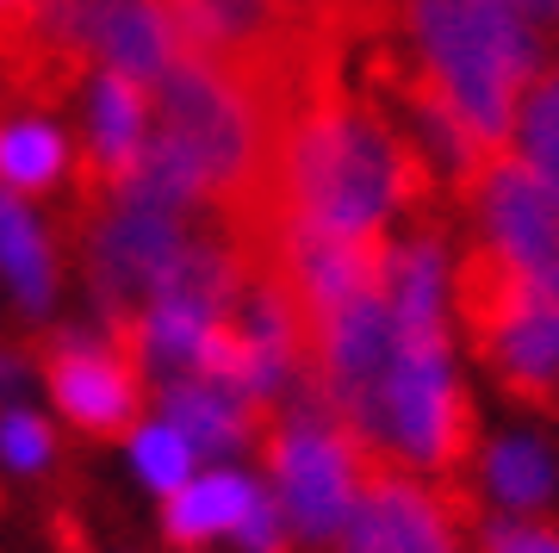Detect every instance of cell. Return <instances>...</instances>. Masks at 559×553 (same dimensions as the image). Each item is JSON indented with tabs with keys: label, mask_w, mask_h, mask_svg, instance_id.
Wrapping results in <instances>:
<instances>
[{
	"label": "cell",
	"mask_w": 559,
	"mask_h": 553,
	"mask_svg": "<svg viewBox=\"0 0 559 553\" xmlns=\"http://www.w3.org/2000/svg\"><path fill=\"white\" fill-rule=\"evenodd\" d=\"M62 237L81 243L100 317H124V311H143L162 293V280L175 274L180 249L193 243V217L112 193V205H100L94 217L62 224Z\"/></svg>",
	"instance_id": "277c9868"
},
{
	"label": "cell",
	"mask_w": 559,
	"mask_h": 553,
	"mask_svg": "<svg viewBox=\"0 0 559 553\" xmlns=\"http://www.w3.org/2000/svg\"><path fill=\"white\" fill-rule=\"evenodd\" d=\"M50 7V0H0V32H20V25H32Z\"/></svg>",
	"instance_id": "ac0fdd59"
},
{
	"label": "cell",
	"mask_w": 559,
	"mask_h": 553,
	"mask_svg": "<svg viewBox=\"0 0 559 553\" xmlns=\"http://www.w3.org/2000/svg\"><path fill=\"white\" fill-rule=\"evenodd\" d=\"M255 448H261V467L274 479V504L286 510L293 534L330 548L342 529V516H348V504H355V485H360L355 435L342 430L323 404L299 398L293 411L274 416V430L261 435Z\"/></svg>",
	"instance_id": "3957f363"
},
{
	"label": "cell",
	"mask_w": 559,
	"mask_h": 553,
	"mask_svg": "<svg viewBox=\"0 0 559 553\" xmlns=\"http://www.w3.org/2000/svg\"><path fill=\"white\" fill-rule=\"evenodd\" d=\"M0 386H7V361H0Z\"/></svg>",
	"instance_id": "ffe728a7"
},
{
	"label": "cell",
	"mask_w": 559,
	"mask_h": 553,
	"mask_svg": "<svg viewBox=\"0 0 559 553\" xmlns=\"http://www.w3.org/2000/svg\"><path fill=\"white\" fill-rule=\"evenodd\" d=\"M50 534H57L62 553H94V541H87V529H81L69 510H50Z\"/></svg>",
	"instance_id": "e0dca14e"
},
{
	"label": "cell",
	"mask_w": 559,
	"mask_h": 553,
	"mask_svg": "<svg viewBox=\"0 0 559 553\" xmlns=\"http://www.w3.org/2000/svg\"><path fill=\"white\" fill-rule=\"evenodd\" d=\"M485 485H491L503 504L528 510V504H540V497L554 492V467H547V455H540L535 442L503 435V442H491V448H485Z\"/></svg>",
	"instance_id": "4fadbf2b"
},
{
	"label": "cell",
	"mask_w": 559,
	"mask_h": 553,
	"mask_svg": "<svg viewBox=\"0 0 559 553\" xmlns=\"http://www.w3.org/2000/svg\"><path fill=\"white\" fill-rule=\"evenodd\" d=\"M0 504H7V497H0Z\"/></svg>",
	"instance_id": "44dd1931"
},
{
	"label": "cell",
	"mask_w": 559,
	"mask_h": 553,
	"mask_svg": "<svg viewBox=\"0 0 559 553\" xmlns=\"http://www.w3.org/2000/svg\"><path fill=\"white\" fill-rule=\"evenodd\" d=\"M193 442L180 430H168V423H156V430H138V442H131V460H138V473L156 485L162 497L168 492H180L187 479H193Z\"/></svg>",
	"instance_id": "5bb4252c"
},
{
	"label": "cell",
	"mask_w": 559,
	"mask_h": 553,
	"mask_svg": "<svg viewBox=\"0 0 559 553\" xmlns=\"http://www.w3.org/2000/svg\"><path fill=\"white\" fill-rule=\"evenodd\" d=\"M237 541L249 553H293V522H286V510L274 504V492H255V504H249V516H242Z\"/></svg>",
	"instance_id": "2e32d148"
},
{
	"label": "cell",
	"mask_w": 559,
	"mask_h": 553,
	"mask_svg": "<svg viewBox=\"0 0 559 553\" xmlns=\"http://www.w3.org/2000/svg\"><path fill=\"white\" fill-rule=\"evenodd\" d=\"M69 168V143L44 119H0V187L7 193H50Z\"/></svg>",
	"instance_id": "8fae6325"
},
{
	"label": "cell",
	"mask_w": 559,
	"mask_h": 553,
	"mask_svg": "<svg viewBox=\"0 0 559 553\" xmlns=\"http://www.w3.org/2000/svg\"><path fill=\"white\" fill-rule=\"evenodd\" d=\"M510 143H516V156L559 193V69H540V75L528 81Z\"/></svg>",
	"instance_id": "7c38bea8"
},
{
	"label": "cell",
	"mask_w": 559,
	"mask_h": 553,
	"mask_svg": "<svg viewBox=\"0 0 559 553\" xmlns=\"http://www.w3.org/2000/svg\"><path fill=\"white\" fill-rule=\"evenodd\" d=\"M479 367L528 411L559 416V298H540L528 286L516 311H503L485 337L466 342Z\"/></svg>",
	"instance_id": "52a82bcc"
},
{
	"label": "cell",
	"mask_w": 559,
	"mask_h": 553,
	"mask_svg": "<svg viewBox=\"0 0 559 553\" xmlns=\"http://www.w3.org/2000/svg\"><path fill=\"white\" fill-rule=\"evenodd\" d=\"M355 504L330 553H466L460 534H479V504L466 485H423L411 467L355 442Z\"/></svg>",
	"instance_id": "7a4b0ae2"
},
{
	"label": "cell",
	"mask_w": 559,
	"mask_h": 553,
	"mask_svg": "<svg viewBox=\"0 0 559 553\" xmlns=\"http://www.w3.org/2000/svg\"><path fill=\"white\" fill-rule=\"evenodd\" d=\"M50 455H57V442H50V423H44V416H32V411L0 416V460H7V467L38 473V467H50Z\"/></svg>",
	"instance_id": "9a60e30c"
},
{
	"label": "cell",
	"mask_w": 559,
	"mask_h": 553,
	"mask_svg": "<svg viewBox=\"0 0 559 553\" xmlns=\"http://www.w3.org/2000/svg\"><path fill=\"white\" fill-rule=\"evenodd\" d=\"M510 13H522L528 25H559V0H503Z\"/></svg>",
	"instance_id": "d6986e66"
},
{
	"label": "cell",
	"mask_w": 559,
	"mask_h": 553,
	"mask_svg": "<svg viewBox=\"0 0 559 553\" xmlns=\"http://www.w3.org/2000/svg\"><path fill=\"white\" fill-rule=\"evenodd\" d=\"M162 404H168V430H180L193 448H255L261 435L274 430V416H261L237 386L205 374H180L162 386Z\"/></svg>",
	"instance_id": "ba28073f"
},
{
	"label": "cell",
	"mask_w": 559,
	"mask_h": 553,
	"mask_svg": "<svg viewBox=\"0 0 559 553\" xmlns=\"http://www.w3.org/2000/svg\"><path fill=\"white\" fill-rule=\"evenodd\" d=\"M399 38L454 119L503 156L528 81L547 69L540 38L503 0H399Z\"/></svg>",
	"instance_id": "6da1fadb"
},
{
	"label": "cell",
	"mask_w": 559,
	"mask_h": 553,
	"mask_svg": "<svg viewBox=\"0 0 559 553\" xmlns=\"http://www.w3.org/2000/svg\"><path fill=\"white\" fill-rule=\"evenodd\" d=\"M38 367H44L50 398H57V411L69 416L81 435H100V442L138 435L156 379L143 374V361L124 355L112 337L50 330V337L38 342Z\"/></svg>",
	"instance_id": "5b68a950"
},
{
	"label": "cell",
	"mask_w": 559,
	"mask_h": 553,
	"mask_svg": "<svg viewBox=\"0 0 559 553\" xmlns=\"http://www.w3.org/2000/svg\"><path fill=\"white\" fill-rule=\"evenodd\" d=\"M255 492L261 485H249V479H237V473L187 479V485L168 492V504H162V534H168V548L193 553L200 541H212V534H237L249 504H255Z\"/></svg>",
	"instance_id": "9c48e42d"
},
{
	"label": "cell",
	"mask_w": 559,
	"mask_h": 553,
	"mask_svg": "<svg viewBox=\"0 0 559 553\" xmlns=\"http://www.w3.org/2000/svg\"><path fill=\"white\" fill-rule=\"evenodd\" d=\"M0 268H7V280H13V293H20L25 311H44V305H50V293H57L50 237L32 224L25 199L7 193V187H0Z\"/></svg>",
	"instance_id": "30bf717a"
},
{
	"label": "cell",
	"mask_w": 559,
	"mask_h": 553,
	"mask_svg": "<svg viewBox=\"0 0 559 553\" xmlns=\"http://www.w3.org/2000/svg\"><path fill=\"white\" fill-rule=\"evenodd\" d=\"M473 231L516 261L540 298H559V193L522 156H491L466 199Z\"/></svg>",
	"instance_id": "8992f818"
}]
</instances>
